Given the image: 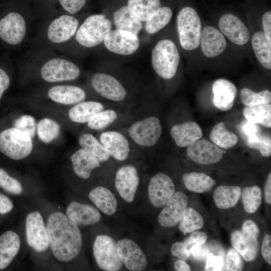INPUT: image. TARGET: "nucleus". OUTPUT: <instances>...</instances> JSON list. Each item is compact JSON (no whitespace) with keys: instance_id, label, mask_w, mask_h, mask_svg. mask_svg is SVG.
<instances>
[{"instance_id":"f257e3e1","label":"nucleus","mask_w":271,"mask_h":271,"mask_svg":"<svg viewBox=\"0 0 271 271\" xmlns=\"http://www.w3.org/2000/svg\"><path fill=\"white\" fill-rule=\"evenodd\" d=\"M49 243L55 258L62 261H70L79 253L82 237L78 226L64 213L56 212L47 221Z\"/></svg>"},{"instance_id":"f03ea898","label":"nucleus","mask_w":271,"mask_h":271,"mask_svg":"<svg viewBox=\"0 0 271 271\" xmlns=\"http://www.w3.org/2000/svg\"><path fill=\"white\" fill-rule=\"evenodd\" d=\"M177 29L181 47L185 50L197 48L200 43L202 23L197 11L187 6L179 11L177 16Z\"/></svg>"},{"instance_id":"7ed1b4c3","label":"nucleus","mask_w":271,"mask_h":271,"mask_svg":"<svg viewBox=\"0 0 271 271\" xmlns=\"http://www.w3.org/2000/svg\"><path fill=\"white\" fill-rule=\"evenodd\" d=\"M180 61V54L175 44L169 39L159 41L152 52L153 68L158 76L165 79L176 74Z\"/></svg>"},{"instance_id":"20e7f679","label":"nucleus","mask_w":271,"mask_h":271,"mask_svg":"<svg viewBox=\"0 0 271 271\" xmlns=\"http://www.w3.org/2000/svg\"><path fill=\"white\" fill-rule=\"evenodd\" d=\"M111 27V22L104 15H91L86 19L77 30L75 39L83 47L96 46L103 42Z\"/></svg>"},{"instance_id":"39448f33","label":"nucleus","mask_w":271,"mask_h":271,"mask_svg":"<svg viewBox=\"0 0 271 271\" xmlns=\"http://www.w3.org/2000/svg\"><path fill=\"white\" fill-rule=\"evenodd\" d=\"M33 147L32 138L20 129L12 127L0 133V151L14 160H21L28 157Z\"/></svg>"},{"instance_id":"423d86ee","label":"nucleus","mask_w":271,"mask_h":271,"mask_svg":"<svg viewBox=\"0 0 271 271\" xmlns=\"http://www.w3.org/2000/svg\"><path fill=\"white\" fill-rule=\"evenodd\" d=\"M93 254L98 266L107 271H117L122 262L117 251L116 243L109 236L100 235L96 237L93 246Z\"/></svg>"},{"instance_id":"0eeeda50","label":"nucleus","mask_w":271,"mask_h":271,"mask_svg":"<svg viewBox=\"0 0 271 271\" xmlns=\"http://www.w3.org/2000/svg\"><path fill=\"white\" fill-rule=\"evenodd\" d=\"M128 131L129 137L137 145L150 147L159 141L162 134V125L159 118L150 116L134 122Z\"/></svg>"},{"instance_id":"6e6552de","label":"nucleus","mask_w":271,"mask_h":271,"mask_svg":"<svg viewBox=\"0 0 271 271\" xmlns=\"http://www.w3.org/2000/svg\"><path fill=\"white\" fill-rule=\"evenodd\" d=\"M80 73V69L75 64L60 58L49 60L41 69L42 78L48 82L73 80L79 77Z\"/></svg>"},{"instance_id":"1a4fd4ad","label":"nucleus","mask_w":271,"mask_h":271,"mask_svg":"<svg viewBox=\"0 0 271 271\" xmlns=\"http://www.w3.org/2000/svg\"><path fill=\"white\" fill-rule=\"evenodd\" d=\"M26 235L28 245L36 251L42 252L48 248V231L39 212H33L27 216Z\"/></svg>"},{"instance_id":"9d476101","label":"nucleus","mask_w":271,"mask_h":271,"mask_svg":"<svg viewBox=\"0 0 271 271\" xmlns=\"http://www.w3.org/2000/svg\"><path fill=\"white\" fill-rule=\"evenodd\" d=\"M103 42L108 50L122 55H131L140 47L138 36L129 32L117 29L110 31Z\"/></svg>"},{"instance_id":"9b49d317","label":"nucleus","mask_w":271,"mask_h":271,"mask_svg":"<svg viewBox=\"0 0 271 271\" xmlns=\"http://www.w3.org/2000/svg\"><path fill=\"white\" fill-rule=\"evenodd\" d=\"M187 154L193 162L202 165L217 163L223 157V152L219 147L201 138L187 147Z\"/></svg>"},{"instance_id":"f8f14e48","label":"nucleus","mask_w":271,"mask_h":271,"mask_svg":"<svg viewBox=\"0 0 271 271\" xmlns=\"http://www.w3.org/2000/svg\"><path fill=\"white\" fill-rule=\"evenodd\" d=\"M116 247L121 261L129 270L141 271L147 267L146 256L133 240L127 238L119 240Z\"/></svg>"},{"instance_id":"ddd939ff","label":"nucleus","mask_w":271,"mask_h":271,"mask_svg":"<svg viewBox=\"0 0 271 271\" xmlns=\"http://www.w3.org/2000/svg\"><path fill=\"white\" fill-rule=\"evenodd\" d=\"M26 28L25 20L20 14L9 13L0 20V38L10 45H18L25 37Z\"/></svg>"},{"instance_id":"4468645a","label":"nucleus","mask_w":271,"mask_h":271,"mask_svg":"<svg viewBox=\"0 0 271 271\" xmlns=\"http://www.w3.org/2000/svg\"><path fill=\"white\" fill-rule=\"evenodd\" d=\"M164 206L158 215V222L165 227L175 226L179 223L187 208V197L184 192H175Z\"/></svg>"},{"instance_id":"2eb2a0df","label":"nucleus","mask_w":271,"mask_h":271,"mask_svg":"<svg viewBox=\"0 0 271 271\" xmlns=\"http://www.w3.org/2000/svg\"><path fill=\"white\" fill-rule=\"evenodd\" d=\"M220 32L233 43L243 46L250 40V33L245 24L232 14L222 15L218 22Z\"/></svg>"},{"instance_id":"dca6fc26","label":"nucleus","mask_w":271,"mask_h":271,"mask_svg":"<svg viewBox=\"0 0 271 271\" xmlns=\"http://www.w3.org/2000/svg\"><path fill=\"white\" fill-rule=\"evenodd\" d=\"M91 85L103 97L115 102L123 100L127 91L121 83L114 77L103 73H96L92 77Z\"/></svg>"},{"instance_id":"f3484780","label":"nucleus","mask_w":271,"mask_h":271,"mask_svg":"<svg viewBox=\"0 0 271 271\" xmlns=\"http://www.w3.org/2000/svg\"><path fill=\"white\" fill-rule=\"evenodd\" d=\"M175 192L174 183L167 175L159 173L151 178L148 186V195L153 206H164Z\"/></svg>"},{"instance_id":"a211bd4d","label":"nucleus","mask_w":271,"mask_h":271,"mask_svg":"<svg viewBox=\"0 0 271 271\" xmlns=\"http://www.w3.org/2000/svg\"><path fill=\"white\" fill-rule=\"evenodd\" d=\"M140 183V178L137 168L127 165L120 167L117 171L115 178V186L121 197L127 202H131Z\"/></svg>"},{"instance_id":"6ab92c4d","label":"nucleus","mask_w":271,"mask_h":271,"mask_svg":"<svg viewBox=\"0 0 271 271\" xmlns=\"http://www.w3.org/2000/svg\"><path fill=\"white\" fill-rule=\"evenodd\" d=\"M78 24V21L75 17L68 15H61L49 24L47 38L55 44L66 42L75 34Z\"/></svg>"},{"instance_id":"aec40b11","label":"nucleus","mask_w":271,"mask_h":271,"mask_svg":"<svg viewBox=\"0 0 271 271\" xmlns=\"http://www.w3.org/2000/svg\"><path fill=\"white\" fill-rule=\"evenodd\" d=\"M200 45L204 55L212 58L225 51L227 43L225 37L219 30L207 25L202 29Z\"/></svg>"},{"instance_id":"412c9836","label":"nucleus","mask_w":271,"mask_h":271,"mask_svg":"<svg viewBox=\"0 0 271 271\" xmlns=\"http://www.w3.org/2000/svg\"><path fill=\"white\" fill-rule=\"evenodd\" d=\"M213 105L218 109L225 111L233 106L237 90L236 86L229 80L219 78L213 83Z\"/></svg>"},{"instance_id":"4be33fe9","label":"nucleus","mask_w":271,"mask_h":271,"mask_svg":"<svg viewBox=\"0 0 271 271\" xmlns=\"http://www.w3.org/2000/svg\"><path fill=\"white\" fill-rule=\"evenodd\" d=\"M100 141L104 146L110 156L114 159L123 161L128 156L130 152L129 144L125 137L116 131L102 132Z\"/></svg>"},{"instance_id":"5701e85b","label":"nucleus","mask_w":271,"mask_h":271,"mask_svg":"<svg viewBox=\"0 0 271 271\" xmlns=\"http://www.w3.org/2000/svg\"><path fill=\"white\" fill-rule=\"evenodd\" d=\"M67 216L79 226H87L98 223L101 218L99 211L93 206L71 202L66 209Z\"/></svg>"},{"instance_id":"b1692460","label":"nucleus","mask_w":271,"mask_h":271,"mask_svg":"<svg viewBox=\"0 0 271 271\" xmlns=\"http://www.w3.org/2000/svg\"><path fill=\"white\" fill-rule=\"evenodd\" d=\"M170 134L178 146L185 148L201 139L203 133L198 123L187 121L173 126Z\"/></svg>"},{"instance_id":"393cba45","label":"nucleus","mask_w":271,"mask_h":271,"mask_svg":"<svg viewBox=\"0 0 271 271\" xmlns=\"http://www.w3.org/2000/svg\"><path fill=\"white\" fill-rule=\"evenodd\" d=\"M49 97L53 101L63 104H74L83 101L86 93L79 87L60 85L50 88L48 92Z\"/></svg>"},{"instance_id":"a878e982","label":"nucleus","mask_w":271,"mask_h":271,"mask_svg":"<svg viewBox=\"0 0 271 271\" xmlns=\"http://www.w3.org/2000/svg\"><path fill=\"white\" fill-rule=\"evenodd\" d=\"M20 245V237L14 231H8L0 236V270L11 263L18 253Z\"/></svg>"},{"instance_id":"bb28decb","label":"nucleus","mask_w":271,"mask_h":271,"mask_svg":"<svg viewBox=\"0 0 271 271\" xmlns=\"http://www.w3.org/2000/svg\"><path fill=\"white\" fill-rule=\"evenodd\" d=\"M71 159L75 174L82 179L89 178L91 171L100 166V162L82 148L75 152Z\"/></svg>"},{"instance_id":"cd10ccee","label":"nucleus","mask_w":271,"mask_h":271,"mask_svg":"<svg viewBox=\"0 0 271 271\" xmlns=\"http://www.w3.org/2000/svg\"><path fill=\"white\" fill-rule=\"evenodd\" d=\"M89 197L104 214L112 215L115 212L117 201L114 194L108 189L102 186L96 187L90 192Z\"/></svg>"},{"instance_id":"c85d7f7f","label":"nucleus","mask_w":271,"mask_h":271,"mask_svg":"<svg viewBox=\"0 0 271 271\" xmlns=\"http://www.w3.org/2000/svg\"><path fill=\"white\" fill-rule=\"evenodd\" d=\"M241 189L238 186L221 185L214 191L213 198L216 206L221 209L235 206L239 201Z\"/></svg>"},{"instance_id":"c756f323","label":"nucleus","mask_w":271,"mask_h":271,"mask_svg":"<svg viewBox=\"0 0 271 271\" xmlns=\"http://www.w3.org/2000/svg\"><path fill=\"white\" fill-rule=\"evenodd\" d=\"M103 109L104 106L100 102L83 101L76 104L69 110L68 116L73 122L86 123L88 122L94 114Z\"/></svg>"},{"instance_id":"7c9ffc66","label":"nucleus","mask_w":271,"mask_h":271,"mask_svg":"<svg viewBox=\"0 0 271 271\" xmlns=\"http://www.w3.org/2000/svg\"><path fill=\"white\" fill-rule=\"evenodd\" d=\"M113 22L117 29L129 32L137 36L143 27L142 22L127 6H123L114 13Z\"/></svg>"},{"instance_id":"2f4dec72","label":"nucleus","mask_w":271,"mask_h":271,"mask_svg":"<svg viewBox=\"0 0 271 271\" xmlns=\"http://www.w3.org/2000/svg\"><path fill=\"white\" fill-rule=\"evenodd\" d=\"M182 179L186 189L196 193L209 191L216 183L209 176L202 172L185 173L183 175Z\"/></svg>"},{"instance_id":"473e14b6","label":"nucleus","mask_w":271,"mask_h":271,"mask_svg":"<svg viewBox=\"0 0 271 271\" xmlns=\"http://www.w3.org/2000/svg\"><path fill=\"white\" fill-rule=\"evenodd\" d=\"M251 45L254 55L259 63L267 70L271 69V45L262 31L255 32L251 38Z\"/></svg>"},{"instance_id":"72a5a7b5","label":"nucleus","mask_w":271,"mask_h":271,"mask_svg":"<svg viewBox=\"0 0 271 271\" xmlns=\"http://www.w3.org/2000/svg\"><path fill=\"white\" fill-rule=\"evenodd\" d=\"M127 8L141 22L152 19L161 7L160 0H128Z\"/></svg>"},{"instance_id":"f704fd0d","label":"nucleus","mask_w":271,"mask_h":271,"mask_svg":"<svg viewBox=\"0 0 271 271\" xmlns=\"http://www.w3.org/2000/svg\"><path fill=\"white\" fill-rule=\"evenodd\" d=\"M243 114L250 123L260 124L267 128L271 127L270 103L246 106L243 110Z\"/></svg>"},{"instance_id":"c9c22d12","label":"nucleus","mask_w":271,"mask_h":271,"mask_svg":"<svg viewBox=\"0 0 271 271\" xmlns=\"http://www.w3.org/2000/svg\"><path fill=\"white\" fill-rule=\"evenodd\" d=\"M79 144L83 149L94 157L100 163L107 161L110 155L102 144L90 133L81 136Z\"/></svg>"},{"instance_id":"e433bc0d","label":"nucleus","mask_w":271,"mask_h":271,"mask_svg":"<svg viewBox=\"0 0 271 271\" xmlns=\"http://www.w3.org/2000/svg\"><path fill=\"white\" fill-rule=\"evenodd\" d=\"M209 138L212 143L224 149L232 148L238 142L237 136L228 130L223 122H220L213 126Z\"/></svg>"},{"instance_id":"4c0bfd02","label":"nucleus","mask_w":271,"mask_h":271,"mask_svg":"<svg viewBox=\"0 0 271 271\" xmlns=\"http://www.w3.org/2000/svg\"><path fill=\"white\" fill-rule=\"evenodd\" d=\"M241 197L244 210L252 214L255 212L261 205L262 191L256 185L245 187L241 191Z\"/></svg>"},{"instance_id":"58836bf2","label":"nucleus","mask_w":271,"mask_h":271,"mask_svg":"<svg viewBox=\"0 0 271 271\" xmlns=\"http://www.w3.org/2000/svg\"><path fill=\"white\" fill-rule=\"evenodd\" d=\"M179 222V229L184 233L198 230L202 228L204 225L202 216L191 207H187Z\"/></svg>"},{"instance_id":"ea45409f","label":"nucleus","mask_w":271,"mask_h":271,"mask_svg":"<svg viewBox=\"0 0 271 271\" xmlns=\"http://www.w3.org/2000/svg\"><path fill=\"white\" fill-rule=\"evenodd\" d=\"M172 11L168 7H161L151 20L147 22L145 29L150 34H154L164 28L170 22Z\"/></svg>"},{"instance_id":"a19ab883","label":"nucleus","mask_w":271,"mask_h":271,"mask_svg":"<svg viewBox=\"0 0 271 271\" xmlns=\"http://www.w3.org/2000/svg\"><path fill=\"white\" fill-rule=\"evenodd\" d=\"M60 127L52 119H42L37 125V132L39 139L44 143H50L58 137Z\"/></svg>"},{"instance_id":"79ce46f5","label":"nucleus","mask_w":271,"mask_h":271,"mask_svg":"<svg viewBox=\"0 0 271 271\" xmlns=\"http://www.w3.org/2000/svg\"><path fill=\"white\" fill-rule=\"evenodd\" d=\"M240 98L242 103L246 106L270 103L271 92L267 89L255 92L248 88L244 87L240 91Z\"/></svg>"},{"instance_id":"37998d69","label":"nucleus","mask_w":271,"mask_h":271,"mask_svg":"<svg viewBox=\"0 0 271 271\" xmlns=\"http://www.w3.org/2000/svg\"><path fill=\"white\" fill-rule=\"evenodd\" d=\"M117 118L116 112L112 109L102 110L94 114L87 122L92 129L100 130L114 122Z\"/></svg>"},{"instance_id":"c03bdc74","label":"nucleus","mask_w":271,"mask_h":271,"mask_svg":"<svg viewBox=\"0 0 271 271\" xmlns=\"http://www.w3.org/2000/svg\"><path fill=\"white\" fill-rule=\"evenodd\" d=\"M231 241L233 248L245 261H252L256 257L258 251L252 249L244 242L241 231L237 230L233 232Z\"/></svg>"},{"instance_id":"a18cd8bd","label":"nucleus","mask_w":271,"mask_h":271,"mask_svg":"<svg viewBox=\"0 0 271 271\" xmlns=\"http://www.w3.org/2000/svg\"><path fill=\"white\" fill-rule=\"evenodd\" d=\"M241 232L244 242L252 249L258 251L259 229L256 224L251 220H246L242 225Z\"/></svg>"},{"instance_id":"49530a36","label":"nucleus","mask_w":271,"mask_h":271,"mask_svg":"<svg viewBox=\"0 0 271 271\" xmlns=\"http://www.w3.org/2000/svg\"><path fill=\"white\" fill-rule=\"evenodd\" d=\"M0 187L13 194L19 195L23 192V187L19 182L11 177L6 171L1 168H0Z\"/></svg>"},{"instance_id":"de8ad7c7","label":"nucleus","mask_w":271,"mask_h":271,"mask_svg":"<svg viewBox=\"0 0 271 271\" xmlns=\"http://www.w3.org/2000/svg\"><path fill=\"white\" fill-rule=\"evenodd\" d=\"M14 126L27 133L31 138L35 136L37 130L35 119L30 115L21 116L14 121Z\"/></svg>"},{"instance_id":"09e8293b","label":"nucleus","mask_w":271,"mask_h":271,"mask_svg":"<svg viewBox=\"0 0 271 271\" xmlns=\"http://www.w3.org/2000/svg\"><path fill=\"white\" fill-rule=\"evenodd\" d=\"M242 267V261L240 255L234 248H230L226 257L225 270L229 271L240 270Z\"/></svg>"},{"instance_id":"8fccbe9b","label":"nucleus","mask_w":271,"mask_h":271,"mask_svg":"<svg viewBox=\"0 0 271 271\" xmlns=\"http://www.w3.org/2000/svg\"><path fill=\"white\" fill-rule=\"evenodd\" d=\"M207 239V235L204 232L196 230L192 232L189 237L184 242L187 248L190 250L194 245H200L205 243Z\"/></svg>"},{"instance_id":"3c124183","label":"nucleus","mask_w":271,"mask_h":271,"mask_svg":"<svg viewBox=\"0 0 271 271\" xmlns=\"http://www.w3.org/2000/svg\"><path fill=\"white\" fill-rule=\"evenodd\" d=\"M224 266V259L221 255H215L210 253L207 258L205 270L206 271L222 270Z\"/></svg>"},{"instance_id":"603ef678","label":"nucleus","mask_w":271,"mask_h":271,"mask_svg":"<svg viewBox=\"0 0 271 271\" xmlns=\"http://www.w3.org/2000/svg\"><path fill=\"white\" fill-rule=\"evenodd\" d=\"M59 2L64 10L69 14H74L83 7L86 0H59Z\"/></svg>"},{"instance_id":"864d4df0","label":"nucleus","mask_w":271,"mask_h":271,"mask_svg":"<svg viewBox=\"0 0 271 271\" xmlns=\"http://www.w3.org/2000/svg\"><path fill=\"white\" fill-rule=\"evenodd\" d=\"M171 254L179 259L188 260L190 256L189 250L184 242L177 241L173 244L171 248Z\"/></svg>"},{"instance_id":"5fc2aeb1","label":"nucleus","mask_w":271,"mask_h":271,"mask_svg":"<svg viewBox=\"0 0 271 271\" xmlns=\"http://www.w3.org/2000/svg\"><path fill=\"white\" fill-rule=\"evenodd\" d=\"M190 255L196 260L202 261L206 259L210 250L205 243L200 245H194L189 250Z\"/></svg>"},{"instance_id":"6e6d98bb","label":"nucleus","mask_w":271,"mask_h":271,"mask_svg":"<svg viewBox=\"0 0 271 271\" xmlns=\"http://www.w3.org/2000/svg\"><path fill=\"white\" fill-rule=\"evenodd\" d=\"M261 254L264 259L271 264V236L265 234L261 245Z\"/></svg>"},{"instance_id":"4d7b16f0","label":"nucleus","mask_w":271,"mask_h":271,"mask_svg":"<svg viewBox=\"0 0 271 271\" xmlns=\"http://www.w3.org/2000/svg\"><path fill=\"white\" fill-rule=\"evenodd\" d=\"M262 25L264 35L271 45V12H265L262 17Z\"/></svg>"},{"instance_id":"13d9d810","label":"nucleus","mask_w":271,"mask_h":271,"mask_svg":"<svg viewBox=\"0 0 271 271\" xmlns=\"http://www.w3.org/2000/svg\"><path fill=\"white\" fill-rule=\"evenodd\" d=\"M13 208L11 200L5 195L0 193V214L10 212Z\"/></svg>"},{"instance_id":"bf43d9fd","label":"nucleus","mask_w":271,"mask_h":271,"mask_svg":"<svg viewBox=\"0 0 271 271\" xmlns=\"http://www.w3.org/2000/svg\"><path fill=\"white\" fill-rule=\"evenodd\" d=\"M10 84V80L8 75L3 69L0 68V100Z\"/></svg>"},{"instance_id":"052dcab7","label":"nucleus","mask_w":271,"mask_h":271,"mask_svg":"<svg viewBox=\"0 0 271 271\" xmlns=\"http://www.w3.org/2000/svg\"><path fill=\"white\" fill-rule=\"evenodd\" d=\"M264 194L265 201L267 203H271V173L267 176L264 187Z\"/></svg>"},{"instance_id":"680f3d73","label":"nucleus","mask_w":271,"mask_h":271,"mask_svg":"<svg viewBox=\"0 0 271 271\" xmlns=\"http://www.w3.org/2000/svg\"><path fill=\"white\" fill-rule=\"evenodd\" d=\"M174 268L178 271L191 270L190 267L187 262L183 259L177 260L174 263Z\"/></svg>"}]
</instances>
